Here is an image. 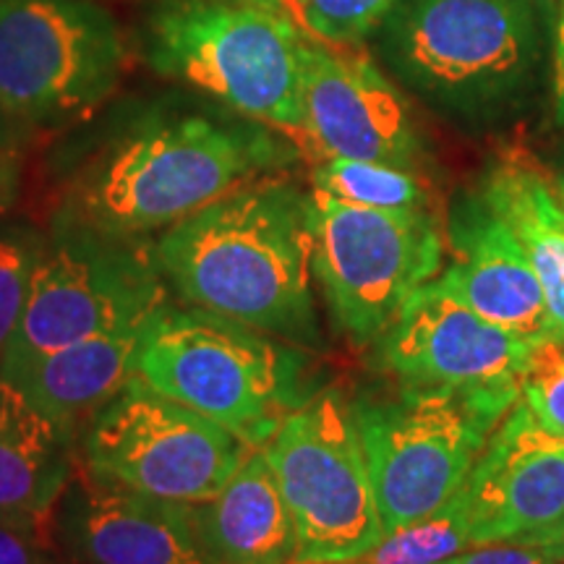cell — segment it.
Returning a JSON list of instances; mask_svg holds the SVG:
<instances>
[{
    "label": "cell",
    "instance_id": "cell-1",
    "mask_svg": "<svg viewBox=\"0 0 564 564\" xmlns=\"http://www.w3.org/2000/svg\"><path fill=\"white\" fill-rule=\"evenodd\" d=\"M61 175L53 220L150 238L259 175L291 171L301 144L199 91L116 108Z\"/></svg>",
    "mask_w": 564,
    "mask_h": 564
},
{
    "label": "cell",
    "instance_id": "cell-2",
    "mask_svg": "<svg viewBox=\"0 0 564 564\" xmlns=\"http://www.w3.org/2000/svg\"><path fill=\"white\" fill-rule=\"evenodd\" d=\"M554 0H398L373 32L394 84L468 133H497L552 100Z\"/></svg>",
    "mask_w": 564,
    "mask_h": 564
},
{
    "label": "cell",
    "instance_id": "cell-3",
    "mask_svg": "<svg viewBox=\"0 0 564 564\" xmlns=\"http://www.w3.org/2000/svg\"><path fill=\"white\" fill-rule=\"evenodd\" d=\"M160 272L188 306L316 350L312 192L291 173L259 175L183 217L154 241Z\"/></svg>",
    "mask_w": 564,
    "mask_h": 564
},
{
    "label": "cell",
    "instance_id": "cell-4",
    "mask_svg": "<svg viewBox=\"0 0 564 564\" xmlns=\"http://www.w3.org/2000/svg\"><path fill=\"white\" fill-rule=\"evenodd\" d=\"M137 377L253 449L327 387L316 350L188 303L147 322Z\"/></svg>",
    "mask_w": 564,
    "mask_h": 564
},
{
    "label": "cell",
    "instance_id": "cell-5",
    "mask_svg": "<svg viewBox=\"0 0 564 564\" xmlns=\"http://www.w3.org/2000/svg\"><path fill=\"white\" fill-rule=\"evenodd\" d=\"M303 34L285 13L241 0H160L144 55L165 79L272 126L303 147Z\"/></svg>",
    "mask_w": 564,
    "mask_h": 564
},
{
    "label": "cell",
    "instance_id": "cell-6",
    "mask_svg": "<svg viewBox=\"0 0 564 564\" xmlns=\"http://www.w3.org/2000/svg\"><path fill=\"white\" fill-rule=\"evenodd\" d=\"M520 400V387H405L350 400L384 531L455 497Z\"/></svg>",
    "mask_w": 564,
    "mask_h": 564
},
{
    "label": "cell",
    "instance_id": "cell-7",
    "mask_svg": "<svg viewBox=\"0 0 564 564\" xmlns=\"http://www.w3.org/2000/svg\"><path fill=\"white\" fill-rule=\"evenodd\" d=\"M171 295L152 238H126L66 220L51 223L34 264L24 314L0 379L13 382L47 352L118 327L150 322Z\"/></svg>",
    "mask_w": 564,
    "mask_h": 564
},
{
    "label": "cell",
    "instance_id": "cell-8",
    "mask_svg": "<svg viewBox=\"0 0 564 564\" xmlns=\"http://www.w3.org/2000/svg\"><path fill=\"white\" fill-rule=\"evenodd\" d=\"M436 209H377L312 188V272L345 340L371 348L444 267Z\"/></svg>",
    "mask_w": 564,
    "mask_h": 564
},
{
    "label": "cell",
    "instance_id": "cell-9",
    "mask_svg": "<svg viewBox=\"0 0 564 564\" xmlns=\"http://www.w3.org/2000/svg\"><path fill=\"white\" fill-rule=\"evenodd\" d=\"M123 66L121 26L95 0H0V112L24 129L91 121Z\"/></svg>",
    "mask_w": 564,
    "mask_h": 564
},
{
    "label": "cell",
    "instance_id": "cell-10",
    "mask_svg": "<svg viewBox=\"0 0 564 564\" xmlns=\"http://www.w3.org/2000/svg\"><path fill=\"white\" fill-rule=\"evenodd\" d=\"M295 525V562L364 560L387 535L350 400L324 387L262 447Z\"/></svg>",
    "mask_w": 564,
    "mask_h": 564
},
{
    "label": "cell",
    "instance_id": "cell-11",
    "mask_svg": "<svg viewBox=\"0 0 564 564\" xmlns=\"http://www.w3.org/2000/svg\"><path fill=\"white\" fill-rule=\"evenodd\" d=\"M253 447L133 377L91 415L79 436L82 463L131 489L175 502L215 497Z\"/></svg>",
    "mask_w": 564,
    "mask_h": 564
},
{
    "label": "cell",
    "instance_id": "cell-12",
    "mask_svg": "<svg viewBox=\"0 0 564 564\" xmlns=\"http://www.w3.org/2000/svg\"><path fill=\"white\" fill-rule=\"evenodd\" d=\"M303 147L319 158H352L411 167L429 147L408 91L369 55L303 42Z\"/></svg>",
    "mask_w": 564,
    "mask_h": 564
},
{
    "label": "cell",
    "instance_id": "cell-13",
    "mask_svg": "<svg viewBox=\"0 0 564 564\" xmlns=\"http://www.w3.org/2000/svg\"><path fill=\"white\" fill-rule=\"evenodd\" d=\"M531 345L426 282L371 345V366L405 387H520Z\"/></svg>",
    "mask_w": 564,
    "mask_h": 564
},
{
    "label": "cell",
    "instance_id": "cell-14",
    "mask_svg": "<svg viewBox=\"0 0 564 564\" xmlns=\"http://www.w3.org/2000/svg\"><path fill=\"white\" fill-rule=\"evenodd\" d=\"M55 539L84 564H215L194 528V505L112 481L79 463L55 514Z\"/></svg>",
    "mask_w": 564,
    "mask_h": 564
},
{
    "label": "cell",
    "instance_id": "cell-15",
    "mask_svg": "<svg viewBox=\"0 0 564 564\" xmlns=\"http://www.w3.org/2000/svg\"><path fill=\"white\" fill-rule=\"evenodd\" d=\"M474 505V546H541L564 523V436L514 403L465 478Z\"/></svg>",
    "mask_w": 564,
    "mask_h": 564
},
{
    "label": "cell",
    "instance_id": "cell-16",
    "mask_svg": "<svg viewBox=\"0 0 564 564\" xmlns=\"http://www.w3.org/2000/svg\"><path fill=\"white\" fill-rule=\"evenodd\" d=\"M444 232L449 264L432 280L440 291L525 340L554 335L539 274L476 188L453 204Z\"/></svg>",
    "mask_w": 564,
    "mask_h": 564
},
{
    "label": "cell",
    "instance_id": "cell-17",
    "mask_svg": "<svg viewBox=\"0 0 564 564\" xmlns=\"http://www.w3.org/2000/svg\"><path fill=\"white\" fill-rule=\"evenodd\" d=\"M79 463V436L0 379V520L55 539V514Z\"/></svg>",
    "mask_w": 564,
    "mask_h": 564
},
{
    "label": "cell",
    "instance_id": "cell-18",
    "mask_svg": "<svg viewBox=\"0 0 564 564\" xmlns=\"http://www.w3.org/2000/svg\"><path fill=\"white\" fill-rule=\"evenodd\" d=\"M194 528L215 564L295 562V525L264 449H251L215 497L194 502Z\"/></svg>",
    "mask_w": 564,
    "mask_h": 564
},
{
    "label": "cell",
    "instance_id": "cell-19",
    "mask_svg": "<svg viewBox=\"0 0 564 564\" xmlns=\"http://www.w3.org/2000/svg\"><path fill=\"white\" fill-rule=\"evenodd\" d=\"M144 327L147 322L70 343L37 358L9 384L47 419L82 436L91 415L137 377Z\"/></svg>",
    "mask_w": 564,
    "mask_h": 564
},
{
    "label": "cell",
    "instance_id": "cell-20",
    "mask_svg": "<svg viewBox=\"0 0 564 564\" xmlns=\"http://www.w3.org/2000/svg\"><path fill=\"white\" fill-rule=\"evenodd\" d=\"M476 192L502 220L544 288L554 335L564 337V204L549 167L523 152L497 154Z\"/></svg>",
    "mask_w": 564,
    "mask_h": 564
},
{
    "label": "cell",
    "instance_id": "cell-21",
    "mask_svg": "<svg viewBox=\"0 0 564 564\" xmlns=\"http://www.w3.org/2000/svg\"><path fill=\"white\" fill-rule=\"evenodd\" d=\"M312 188L333 199L377 209H434V196L419 171L390 162L319 158L308 173Z\"/></svg>",
    "mask_w": 564,
    "mask_h": 564
},
{
    "label": "cell",
    "instance_id": "cell-22",
    "mask_svg": "<svg viewBox=\"0 0 564 564\" xmlns=\"http://www.w3.org/2000/svg\"><path fill=\"white\" fill-rule=\"evenodd\" d=\"M474 505L468 484L455 491L449 502L426 518L387 533L373 552L364 556L369 564H440L449 556L474 549Z\"/></svg>",
    "mask_w": 564,
    "mask_h": 564
},
{
    "label": "cell",
    "instance_id": "cell-23",
    "mask_svg": "<svg viewBox=\"0 0 564 564\" xmlns=\"http://www.w3.org/2000/svg\"><path fill=\"white\" fill-rule=\"evenodd\" d=\"M398 0H285L282 13L308 40L352 47L371 40Z\"/></svg>",
    "mask_w": 564,
    "mask_h": 564
},
{
    "label": "cell",
    "instance_id": "cell-24",
    "mask_svg": "<svg viewBox=\"0 0 564 564\" xmlns=\"http://www.w3.org/2000/svg\"><path fill=\"white\" fill-rule=\"evenodd\" d=\"M520 398L531 408L535 421L552 434L564 436V337L546 335L533 340Z\"/></svg>",
    "mask_w": 564,
    "mask_h": 564
},
{
    "label": "cell",
    "instance_id": "cell-25",
    "mask_svg": "<svg viewBox=\"0 0 564 564\" xmlns=\"http://www.w3.org/2000/svg\"><path fill=\"white\" fill-rule=\"evenodd\" d=\"M42 238L34 232H3L0 236V361L24 314L26 293Z\"/></svg>",
    "mask_w": 564,
    "mask_h": 564
},
{
    "label": "cell",
    "instance_id": "cell-26",
    "mask_svg": "<svg viewBox=\"0 0 564 564\" xmlns=\"http://www.w3.org/2000/svg\"><path fill=\"white\" fill-rule=\"evenodd\" d=\"M26 131L0 112V215L13 209L19 202L21 181H24Z\"/></svg>",
    "mask_w": 564,
    "mask_h": 564
},
{
    "label": "cell",
    "instance_id": "cell-27",
    "mask_svg": "<svg viewBox=\"0 0 564 564\" xmlns=\"http://www.w3.org/2000/svg\"><path fill=\"white\" fill-rule=\"evenodd\" d=\"M0 564H61L58 541L0 520Z\"/></svg>",
    "mask_w": 564,
    "mask_h": 564
},
{
    "label": "cell",
    "instance_id": "cell-28",
    "mask_svg": "<svg viewBox=\"0 0 564 564\" xmlns=\"http://www.w3.org/2000/svg\"><path fill=\"white\" fill-rule=\"evenodd\" d=\"M440 564H560L533 546L518 544H481L449 556Z\"/></svg>",
    "mask_w": 564,
    "mask_h": 564
},
{
    "label": "cell",
    "instance_id": "cell-29",
    "mask_svg": "<svg viewBox=\"0 0 564 564\" xmlns=\"http://www.w3.org/2000/svg\"><path fill=\"white\" fill-rule=\"evenodd\" d=\"M552 108H554V123L562 129V126H564V3L560 6V21H556Z\"/></svg>",
    "mask_w": 564,
    "mask_h": 564
},
{
    "label": "cell",
    "instance_id": "cell-30",
    "mask_svg": "<svg viewBox=\"0 0 564 564\" xmlns=\"http://www.w3.org/2000/svg\"><path fill=\"white\" fill-rule=\"evenodd\" d=\"M549 173H552V181H554L556 192H560L562 204H564V126H562V139L556 141V147H554L552 165H549Z\"/></svg>",
    "mask_w": 564,
    "mask_h": 564
},
{
    "label": "cell",
    "instance_id": "cell-31",
    "mask_svg": "<svg viewBox=\"0 0 564 564\" xmlns=\"http://www.w3.org/2000/svg\"><path fill=\"white\" fill-rule=\"evenodd\" d=\"M539 549V552H544L546 556H552L554 562H560V564H564V523L556 528V531L549 535V539L544 541V544L541 546H535Z\"/></svg>",
    "mask_w": 564,
    "mask_h": 564
},
{
    "label": "cell",
    "instance_id": "cell-32",
    "mask_svg": "<svg viewBox=\"0 0 564 564\" xmlns=\"http://www.w3.org/2000/svg\"><path fill=\"white\" fill-rule=\"evenodd\" d=\"M241 3L264 6V9H272V11H280L282 13V6H285V0H241Z\"/></svg>",
    "mask_w": 564,
    "mask_h": 564
},
{
    "label": "cell",
    "instance_id": "cell-33",
    "mask_svg": "<svg viewBox=\"0 0 564 564\" xmlns=\"http://www.w3.org/2000/svg\"><path fill=\"white\" fill-rule=\"evenodd\" d=\"M293 564H369L364 560H350V562H293Z\"/></svg>",
    "mask_w": 564,
    "mask_h": 564
},
{
    "label": "cell",
    "instance_id": "cell-34",
    "mask_svg": "<svg viewBox=\"0 0 564 564\" xmlns=\"http://www.w3.org/2000/svg\"><path fill=\"white\" fill-rule=\"evenodd\" d=\"M66 564H84V562H74V560H68Z\"/></svg>",
    "mask_w": 564,
    "mask_h": 564
}]
</instances>
